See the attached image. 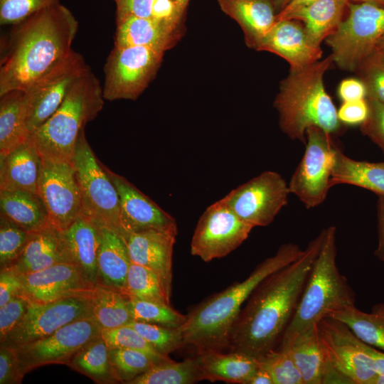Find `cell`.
Segmentation results:
<instances>
[{
	"label": "cell",
	"instance_id": "9a60e30c",
	"mask_svg": "<svg viewBox=\"0 0 384 384\" xmlns=\"http://www.w3.org/2000/svg\"><path fill=\"white\" fill-rule=\"evenodd\" d=\"M100 334V327L92 317H88L71 322L48 336L13 347L21 376L23 378L31 370L46 365H67L82 346Z\"/></svg>",
	"mask_w": 384,
	"mask_h": 384
},
{
	"label": "cell",
	"instance_id": "d590c367",
	"mask_svg": "<svg viewBox=\"0 0 384 384\" xmlns=\"http://www.w3.org/2000/svg\"><path fill=\"white\" fill-rule=\"evenodd\" d=\"M329 316L343 321L362 341L384 352V301L373 305L370 312L353 306Z\"/></svg>",
	"mask_w": 384,
	"mask_h": 384
},
{
	"label": "cell",
	"instance_id": "8992f818",
	"mask_svg": "<svg viewBox=\"0 0 384 384\" xmlns=\"http://www.w3.org/2000/svg\"><path fill=\"white\" fill-rule=\"evenodd\" d=\"M104 100L102 87L87 66L57 111L30 134L41 159L72 164L79 135L101 111Z\"/></svg>",
	"mask_w": 384,
	"mask_h": 384
},
{
	"label": "cell",
	"instance_id": "7dc6e473",
	"mask_svg": "<svg viewBox=\"0 0 384 384\" xmlns=\"http://www.w3.org/2000/svg\"><path fill=\"white\" fill-rule=\"evenodd\" d=\"M368 114L361 124V131L376 144L384 153V103L366 98Z\"/></svg>",
	"mask_w": 384,
	"mask_h": 384
},
{
	"label": "cell",
	"instance_id": "d6986e66",
	"mask_svg": "<svg viewBox=\"0 0 384 384\" xmlns=\"http://www.w3.org/2000/svg\"><path fill=\"white\" fill-rule=\"evenodd\" d=\"M19 275L22 284L20 296L31 303L43 304L69 297L89 295L94 289L81 271L68 262Z\"/></svg>",
	"mask_w": 384,
	"mask_h": 384
},
{
	"label": "cell",
	"instance_id": "60d3db41",
	"mask_svg": "<svg viewBox=\"0 0 384 384\" xmlns=\"http://www.w3.org/2000/svg\"><path fill=\"white\" fill-rule=\"evenodd\" d=\"M128 325L137 331L156 351L163 355L168 356L185 346L180 328L137 321H132Z\"/></svg>",
	"mask_w": 384,
	"mask_h": 384
},
{
	"label": "cell",
	"instance_id": "be15d7a7",
	"mask_svg": "<svg viewBox=\"0 0 384 384\" xmlns=\"http://www.w3.org/2000/svg\"><path fill=\"white\" fill-rule=\"evenodd\" d=\"M375 48L384 55V33L380 38Z\"/></svg>",
	"mask_w": 384,
	"mask_h": 384
},
{
	"label": "cell",
	"instance_id": "680465c9",
	"mask_svg": "<svg viewBox=\"0 0 384 384\" xmlns=\"http://www.w3.org/2000/svg\"><path fill=\"white\" fill-rule=\"evenodd\" d=\"M316 1L318 0H290L285 8L277 15L276 21L284 19L292 12Z\"/></svg>",
	"mask_w": 384,
	"mask_h": 384
},
{
	"label": "cell",
	"instance_id": "9f6ffc18",
	"mask_svg": "<svg viewBox=\"0 0 384 384\" xmlns=\"http://www.w3.org/2000/svg\"><path fill=\"white\" fill-rule=\"evenodd\" d=\"M377 209L378 244L374 255L379 260L384 262V196H379Z\"/></svg>",
	"mask_w": 384,
	"mask_h": 384
},
{
	"label": "cell",
	"instance_id": "d4e9b609",
	"mask_svg": "<svg viewBox=\"0 0 384 384\" xmlns=\"http://www.w3.org/2000/svg\"><path fill=\"white\" fill-rule=\"evenodd\" d=\"M116 24V47L146 46L166 51L181 36L180 28L168 26L152 18L129 16Z\"/></svg>",
	"mask_w": 384,
	"mask_h": 384
},
{
	"label": "cell",
	"instance_id": "c3c4849f",
	"mask_svg": "<svg viewBox=\"0 0 384 384\" xmlns=\"http://www.w3.org/2000/svg\"><path fill=\"white\" fill-rule=\"evenodd\" d=\"M31 302L22 296H16L0 306V343L16 327L26 314Z\"/></svg>",
	"mask_w": 384,
	"mask_h": 384
},
{
	"label": "cell",
	"instance_id": "ffe728a7",
	"mask_svg": "<svg viewBox=\"0 0 384 384\" xmlns=\"http://www.w3.org/2000/svg\"><path fill=\"white\" fill-rule=\"evenodd\" d=\"M177 233L150 230L122 235L132 262L144 266L159 277L170 299L172 289V256Z\"/></svg>",
	"mask_w": 384,
	"mask_h": 384
},
{
	"label": "cell",
	"instance_id": "bcb514c9",
	"mask_svg": "<svg viewBox=\"0 0 384 384\" xmlns=\"http://www.w3.org/2000/svg\"><path fill=\"white\" fill-rule=\"evenodd\" d=\"M58 0H0V23L15 25Z\"/></svg>",
	"mask_w": 384,
	"mask_h": 384
},
{
	"label": "cell",
	"instance_id": "603a6c76",
	"mask_svg": "<svg viewBox=\"0 0 384 384\" xmlns=\"http://www.w3.org/2000/svg\"><path fill=\"white\" fill-rule=\"evenodd\" d=\"M62 262L70 263L60 231L51 226L29 233L19 256L7 268L26 274Z\"/></svg>",
	"mask_w": 384,
	"mask_h": 384
},
{
	"label": "cell",
	"instance_id": "9c48e42d",
	"mask_svg": "<svg viewBox=\"0 0 384 384\" xmlns=\"http://www.w3.org/2000/svg\"><path fill=\"white\" fill-rule=\"evenodd\" d=\"M164 53L146 46H114L104 66V99L137 100L155 77Z\"/></svg>",
	"mask_w": 384,
	"mask_h": 384
},
{
	"label": "cell",
	"instance_id": "6f0895ef",
	"mask_svg": "<svg viewBox=\"0 0 384 384\" xmlns=\"http://www.w3.org/2000/svg\"><path fill=\"white\" fill-rule=\"evenodd\" d=\"M367 353L373 359L378 374L384 375V352L364 343Z\"/></svg>",
	"mask_w": 384,
	"mask_h": 384
},
{
	"label": "cell",
	"instance_id": "8d00e7d4",
	"mask_svg": "<svg viewBox=\"0 0 384 384\" xmlns=\"http://www.w3.org/2000/svg\"><path fill=\"white\" fill-rule=\"evenodd\" d=\"M202 380L198 356L176 362L171 358L153 365L128 384H192Z\"/></svg>",
	"mask_w": 384,
	"mask_h": 384
},
{
	"label": "cell",
	"instance_id": "f5cc1de1",
	"mask_svg": "<svg viewBox=\"0 0 384 384\" xmlns=\"http://www.w3.org/2000/svg\"><path fill=\"white\" fill-rule=\"evenodd\" d=\"M182 14L175 0H154L151 18L168 26L180 28Z\"/></svg>",
	"mask_w": 384,
	"mask_h": 384
},
{
	"label": "cell",
	"instance_id": "94428289",
	"mask_svg": "<svg viewBox=\"0 0 384 384\" xmlns=\"http://www.w3.org/2000/svg\"><path fill=\"white\" fill-rule=\"evenodd\" d=\"M277 14L283 10L290 0H273Z\"/></svg>",
	"mask_w": 384,
	"mask_h": 384
},
{
	"label": "cell",
	"instance_id": "f907efd6",
	"mask_svg": "<svg viewBox=\"0 0 384 384\" xmlns=\"http://www.w3.org/2000/svg\"><path fill=\"white\" fill-rule=\"evenodd\" d=\"M368 106L366 99L343 102L337 110L338 118L343 124H361L367 118Z\"/></svg>",
	"mask_w": 384,
	"mask_h": 384
},
{
	"label": "cell",
	"instance_id": "4dcf8cb0",
	"mask_svg": "<svg viewBox=\"0 0 384 384\" xmlns=\"http://www.w3.org/2000/svg\"><path fill=\"white\" fill-rule=\"evenodd\" d=\"M0 211L1 215L29 233L52 226L46 208L37 193L0 191Z\"/></svg>",
	"mask_w": 384,
	"mask_h": 384
},
{
	"label": "cell",
	"instance_id": "7402d4cb",
	"mask_svg": "<svg viewBox=\"0 0 384 384\" xmlns=\"http://www.w3.org/2000/svg\"><path fill=\"white\" fill-rule=\"evenodd\" d=\"M60 231L70 263L95 287L98 282L100 225L83 211L69 227Z\"/></svg>",
	"mask_w": 384,
	"mask_h": 384
},
{
	"label": "cell",
	"instance_id": "6125c7cd",
	"mask_svg": "<svg viewBox=\"0 0 384 384\" xmlns=\"http://www.w3.org/2000/svg\"><path fill=\"white\" fill-rule=\"evenodd\" d=\"M176 5L182 14H184V12L186 9L189 0H175Z\"/></svg>",
	"mask_w": 384,
	"mask_h": 384
},
{
	"label": "cell",
	"instance_id": "5b68a950",
	"mask_svg": "<svg viewBox=\"0 0 384 384\" xmlns=\"http://www.w3.org/2000/svg\"><path fill=\"white\" fill-rule=\"evenodd\" d=\"M324 232L297 308L278 346H285L323 318L355 306L356 293L336 263V228L329 226Z\"/></svg>",
	"mask_w": 384,
	"mask_h": 384
},
{
	"label": "cell",
	"instance_id": "4fadbf2b",
	"mask_svg": "<svg viewBox=\"0 0 384 384\" xmlns=\"http://www.w3.org/2000/svg\"><path fill=\"white\" fill-rule=\"evenodd\" d=\"M288 185L277 172L265 171L229 192L220 200L252 225L267 226L287 205Z\"/></svg>",
	"mask_w": 384,
	"mask_h": 384
},
{
	"label": "cell",
	"instance_id": "db71d44e",
	"mask_svg": "<svg viewBox=\"0 0 384 384\" xmlns=\"http://www.w3.org/2000/svg\"><path fill=\"white\" fill-rule=\"evenodd\" d=\"M22 284L18 274L9 268L0 269V306L20 296Z\"/></svg>",
	"mask_w": 384,
	"mask_h": 384
},
{
	"label": "cell",
	"instance_id": "ba28073f",
	"mask_svg": "<svg viewBox=\"0 0 384 384\" xmlns=\"http://www.w3.org/2000/svg\"><path fill=\"white\" fill-rule=\"evenodd\" d=\"M72 164L84 212L100 226L110 228L121 235L117 191L87 141L85 129L79 135Z\"/></svg>",
	"mask_w": 384,
	"mask_h": 384
},
{
	"label": "cell",
	"instance_id": "816d5d0a",
	"mask_svg": "<svg viewBox=\"0 0 384 384\" xmlns=\"http://www.w3.org/2000/svg\"><path fill=\"white\" fill-rule=\"evenodd\" d=\"M116 22L129 16L151 18L154 0H115Z\"/></svg>",
	"mask_w": 384,
	"mask_h": 384
},
{
	"label": "cell",
	"instance_id": "b9f144b4",
	"mask_svg": "<svg viewBox=\"0 0 384 384\" xmlns=\"http://www.w3.org/2000/svg\"><path fill=\"white\" fill-rule=\"evenodd\" d=\"M101 335L109 348H128L142 351L156 363L170 359L168 356L156 351L143 337L129 325L102 329Z\"/></svg>",
	"mask_w": 384,
	"mask_h": 384
},
{
	"label": "cell",
	"instance_id": "03108f58",
	"mask_svg": "<svg viewBox=\"0 0 384 384\" xmlns=\"http://www.w3.org/2000/svg\"><path fill=\"white\" fill-rule=\"evenodd\" d=\"M114 1H115V0H114Z\"/></svg>",
	"mask_w": 384,
	"mask_h": 384
},
{
	"label": "cell",
	"instance_id": "7bdbcfd3",
	"mask_svg": "<svg viewBox=\"0 0 384 384\" xmlns=\"http://www.w3.org/2000/svg\"><path fill=\"white\" fill-rule=\"evenodd\" d=\"M355 73L365 86L366 97L384 103V55L375 48L363 60Z\"/></svg>",
	"mask_w": 384,
	"mask_h": 384
},
{
	"label": "cell",
	"instance_id": "ee69618b",
	"mask_svg": "<svg viewBox=\"0 0 384 384\" xmlns=\"http://www.w3.org/2000/svg\"><path fill=\"white\" fill-rule=\"evenodd\" d=\"M259 361L272 375L274 384H304L301 373L287 348H277Z\"/></svg>",
	"mask_w": 384,
	"mask_h": 384
},
{
	"label": "cell",
	"instance_id": "681fc988",
	"mask_svg": "<svg viewBox=\"0 0 384 384\" xmlns=\"http://www.w3.org/2000/svg\"><path fill=\"white\" fill-rule=\"evenodd\" d=\"M14 348L0 344V384H16L22 380Z\"/></svg>",
	"mask_w": 384,
	"mask_h": 384
},
{
	"label": "cell",
	"instance_id": "e0dca14e",
	"mask_svg": "<svg viewBox=\"0 0 384 384\" xmlns=\"http://www.w3.org/2000/svg\"><path fill=\"white\" fill-rule=\"evenodd\" d=\"M92 317L91 294L31 303L16 327L0 344L16 347L48 336L75 321Z\"/></svg>",
	"mask_w": 384,
	"mask_h": 384
},
{
	"label": "cell",
	"instance_id": "f35d334b",
	"mask_svg": "<svg viewBox=\"0 0 384 384\" xmlns=\"http://www.w3.org/2000/svg\"><path fill=\"white\" fill-rule=\"evenodd\" d=\"M129 299L132 321L179 328L187 320V315L177 311L170 304L144 300L134 297H129Z\"/></svg>",
	"mask_w": 384,
	"mask_h": 384
},
{
	"label": "cell",
	"instance_id": "91938a15",
	"mask_svg": "<svg viewBox=\"0 0 384 384\" xmlns=\"http://www.w3.org/2000/svg\"><path fill=\"white\" fill-rule=\"evenodd\" d=\"M249 384H274V381L269 371L260 363V367L252 376Z\"/></svg>",
	"mask_w": 384,
	"mask_h": 384
},
{
	"label": "cell",
	"instance_id": "74e56055",
	"mask_svg": "<svg viewBox=\"0 0 384 384\" xmlns=\"http://www.w3.org/2000/svg\"><path fill=\"white\" fill-rule=\"evenodd\" d=\"M124 293L140 299L170 304L156 274L134 262L131 263L127 272Z\"/></svg>",
	"mask_w": 384,
	"mask_h": 384
},
{
	"label": "cell",
	"instance_id": "7c38bea8",
	"mask_svg": "<svg viewBox=\"0 0 384 384\" xmlns=\"http://www.w3.org/2000/svg\"><path fill=\"white\" fill-rule=\"evenodd\" d=\"M87 66L83 56L73 50L24 91V119L30 134L57 111Z\"/></svg>",
	"mask_w": 384,
	"mask_h": 384
},
{
	"label": "cell",
	"instance_id": "6da1fadb",
	"mask_svg": "<svg viewBox=\"0 0 384 384\" xmlns=\"http://www.w3.org/2000/svg\"><path fill=\"white\" fill-rule=\"evenodd\" d=\"M324 230L296 260L253 291L233 327L229 347L260 359L275 349L289 325L324 239Z\"/></svg>",
	"mask_w": 384,
	"mask_h": 384
},
{
	"label": "cell",
	"instance_id": "11a10c76",
	"mask_svg": "<svg viewBox=\"0 0 384 384\" xmlns=\"http://www.w3.org/2000/svg\"><path fill=\"white\" fill-rule=\"evenodd\" d=\"M338 95L343 102L365 99L366 91L363 83L358 78L342 80L338 87Z\"/></svg>",
	"mask_w": 384,
	"mask_h": 384
},
{
	"label": "cell",
	"instance_id": "4316f807",
	"mask_svg": "<svg viewBox=\"0 0 384 384\" xmlns=\"http://www.w3.org/2000/svg\"><path fill=\"white\" fill-rule=\"evenodd\" d=\"M41 157L28 139L0 159V191L37 193Z\"/></svg>",
	"mask_w": 384,
	"mask_h": 384
},
{
	"label": "cell",
	"instance_id": "d6a6232c",
	"mask_svg": "<svg viewBox=\"0 0 384 384\" xmlns=\"http://www.w3.org/2000/svg\"><path fill=\"white\" fill-rule=\"evenodd\" d=\"M23 97L24 91L20 90L0 95V159L29 138L24 119Z\"/></svg>",
	"mask_w": 384,
	"mask_h": 384
},
{
	"label": "cell",
	"instance_id": "f6af8a7d",
	"mask_svg": "<svg viewBox=\"0 0 384 384\" xmlns=\"http://www.w3.org/2000/svg\"><path fill=\"white\" fill-rule=\"evenodd\" d=\"M29 232L0 215V269L10 267L21 252Z\"/></svg>",
	"mask_w": 384,
	"mask_h": 384
},
{
	"label": "cell",
	"instance_id": "2e32d148",
	"mask_svg": "<svg viewBox=\"0 0 384 384\" xmlns=\"http://www.w3.org/2000/svg\"><path fill=\"white\" fill-rule=\"evenodd\" d=\"M37 194L58 230L66 229L84 211L73 164L41 159Z\"/></svg>",
	"mask_w": 384,
	"mask_h": 384
},
{
	"label": "cell",
	"instance_id": "cb8c5ba5",
	"mask_svg": "<svg viewBox=\"0 0 384 384\" xmlns=\"http://www.w3.org/2000/svg\"><path fill=\"white\" fill-rule=\"evenodd\" d=\"M220 9L242 28L247 46L257 50L276 23L273 0H216Z\"/></svg>",
	"mask_w": 384,
	"mask_h": 384
},
{
	"label": "cell",
	"instance_id": "5bb4252c",
	"mask_svg": "<svg viewBox=\"0 0 384 384\" xmlns=\"http://www.w3.org/2000/svg\"><path fill=\"white\" fill-rule=\"evenodd\" d=\"M254 227L219 200L201 215L191 241V254L204 262L227 256L249 236Z\"/></svg>",
	"mask_w": 384,
	"mask_h": 384
},
{
	"label": "cell",
	"instance_id": "f1b7e54d",
	"mask_svg": "<svg viewBox=\"0 0 384 384\" xmlns=\"http://www.w3.org/2000/svg\"><path fill=\"white\" fill-rule=\"evenodd\" d=\"M277 348L289 350L301 373L304 384L328 383L329 368L319 343L317 324L285 346Z\"/></svg>",
	"mask_w": 384,
	"mask_h": 384
},
{
	"label": "cell",
	"instance_id": "277c9868",
	"mask_svg": "<svg viewBox=\"0 0 384 384\" xmlns=\"http://www.w3.org/2000/svg\"><path fill=\"white\" fill-rule=\"evenodd\" d=\"M333 63L331 55L300 69H290L280 83L274 106L282 131L291 139L306 144V131L317 127L327 134L343 129L337 110L325 90L324 76Z\"/></svg>",
	"mask_w": 384,
	"mask_h": 384
},
{
	"label": "cell",
	"instance_id": "e7e4bbea",
	"mask_svg": "<svg viewBox=\"0 0 384 384\" xmlns=\"http://www.w3.org/2000/svg\"><path fill=\"white\" fill-rule=\"evenodd\" d=\"M356 2H372L384 6V0H349Z\"/></svg>",
	"mask_w": 384,
	"mask_h": 384
},
{
	"label": "cell",
	"instance_id": "30bf717a",
	"mask_svg": "<svg viewBox=\"0 0 384 384\" xmlns=\"http://www.w3.org/2000/svg\"><path fill=\"white\" fill-rule=\"evenodd\" d=\"M318 336L329 369L341 383L373 384L378 373L371 357L343 321L326 316L317 323Z\"/></svg>",
	"mask_w": 384,
	"mask_h": 384
},
{
	"label": "cell",
	"instance_id": "3957f363",
	"mask_svg": "<svg viewBox=\"0 0 384 384\" xmlns=\"http://www.w3.org/2000/svg\"><path fill=\"white\" fill-rule=\"evenodd\" d=\"M303 252L297 244H282L274 255L258 264L245 279L198 304L179 327L184 345L194 348L198 353L229 347L231 331L244 302L266 277L298 259Z\"/></svg>",
	"mask_w": 384,
	"mask_h": 384
},
{
	"label": "cell",
	"instance_id": "44dd1931",
	"mask_svg": "<svg viewBox=\"0 0 384 384\" xmlns=\"http://www.w3.org/2000/svg\"><path fill=\"white\" fill-rule=\"evenodd\" d=\"M257 50L274 53L284 58L290 69H300L321 60L322 50L308 37L303 24L285 19L276 21Z\"/></svg>",
	"mask_w": 384,
	"mask_h": 384
},
{
	"label": "cell",
	"instance_id": "836d02e7",
	"mask_svg": "<svg viewBox=\"0 0 384 384\" xmlns=\"http://www.w3.org/2000/svg\"><path fill=\"white\" fill-rule=\"evenodd\" d=\"M92 316L102 329L127 325L132 321L129 297L100 284L91 293Z\"/></svg>",
	"mask_w": 384,
	"mask_h": 384
},
{
	"label": "cell",
	"instance_id": "7a4b0ae2",
	"mask_svg": "<svg viewBox=\"0 0 384 384\" xmlns=\"http://www.w3.org/2000/svg\"><path fill=\"white\" fill-rule=\"evenodd\" d=\"M78 23L59 0L14 25L0 61V95L25 91L73 51Z\"/></svg>",
	"mask_w": 384,
	"mask_h": 384
},
{
	"label": "cell",
	"instance_id": "f546056e",
	"mask_svg": "<svg viewBox=\"0 0 384 384\" xmlns=\"http://www.w3.org/2000/svg\"><path fill=\"white\" fill-rule=\"evenodd\" d=\"M349 0H318L302 7L286 16L285 19L302 21L309 39L320 46L343 20Z\"/></svg>",
	"mask_w": 384,
	"mask_h": 384
},
{
	"label": "cell",
	"instance_id": "1f68e13d",
	"mask_svg": "<svg viewBox=\"0 0 384 384\" xmlns=\"http://www.w3.org/2000/svg\"><path fill=\"white\" fill-rule=\"evenodd\" d=\"M330 184L356 186L384 196V162L356 161L337 147Z\"/></svg>",
	"mask_w": 384,
	"mask_h": 384
},
{
	"label": "cell",
	"instance_id": "ab89813d",
	"mask_svg": "<svg viewBox=\"0 0 384 384\" xmlns=\"http://www.w3.org/2000/svg\"><path fill=\"white\" fill-rule=\"evenodd\" d=\"M110 360L117 383L126 384L157 363L147 354L128 348H110Z\"/></svg>",
	"mask_w": 384,
	"mask_h": 384
},
{
	"label": "cell",
	"instance_id": "52a82bcc",
	"mask_svg": "<svg viewBox=\"0 0 384 384\" xmlns=\"http://www.w3.org/2000/svg\"><path fill=\"white\" fill-rule=\"evenodd\" d=\"M348 14L325 40L333 63L355 72L384 33V6L372 2L350 3Z\"/></svg>",
	"mask_w": 384,
	"mask_h": 384
},
{
	"label": "cell",
	"instance_id": "ac0fdd59",
	"mask_svg": "<svg viewBox=\"0 0 384 384\" xmlns=\"http://www.w3.org/2000/svg\"><path fill=\"white\" fill-rule=\"evenodd\" d=\"M103 167L119 198L121 235L150 230L177 233L175 219L127 178Z\"/></svg>",
	"mask_w": 384,
	"mask_h": 384
},
{
	"label": "cell",
	"instance_id": "e575fe53",
	"mask_svg": "<svg viewBox=\"0 0 384 384\" xmlns=\"http://www.w3.org/2000/svg\"><path fill=\"white\" fill-rule=\"evenodd\" d=\"M66 366L97 383H117L110 364V348L101 334L82 346Z\"/></svg>",
	"mask_w": 384,
	"mask_h": 384
},
{
	"label": "cell",
	"instance_id": "83f0119b",
	"mask_svg": "<svg viewBox=\"0 0 384 384\" xmlns=\"http://www.w3.org/2000/svg\"><path fill=\"white\" fill-rule=\"evenodd\" d=\"M202 380L223 381L229 383L249 384L260 367V361L245 353L231 351H208L198 353Z\"/></svg>",
	"mask_w": 384,
	"mask_h": 384
},
{
	"label": "cell",
	"instance_id": "484cf974",
	"mask_svg": "<svg viewBox=\"0 0 384 384\" xmlns=\"http://www.w3.org/2000/svg\"><path fill=\"white\" fill-rule=\"evenodd\" d=\"M97 262V284L124 293L126 278L132 261L123 237L105 226L100 225Z\"/></svg>",
	"mask_w": 384,
	"mask_h": 384
},
{
	"label": "cell",
	"instance_id": "8fae6325",
	"mask_svg": "<svg viewBox=\"0 0 384 384\" xmlns=\"http://www.w3.org/2000/svg\"><path fill=\"white\" fill-rule=\"evenodd\" d=\"M304 154L288 187L307 208L316 207L326 198L337 146L330 134L317 127L306 131Z\"/></svg>",
	"mask_w": 384,
	"mask_h": 384
}]
</instances>
